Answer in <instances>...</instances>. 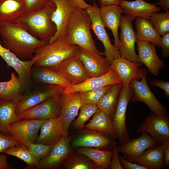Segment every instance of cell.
<instances>
[{
	"instance_id": "cell-1",
	"label": "cell",
	"mask_w": 169,
	"mask_h": 169,
	"mask_svg": "<svg viewBox=\"0 0 169 169\" xmlns=\"http://www.w3.org/2000/svg\"><path fill=\"white\" fill-rule=\"evenodd\" d=\"M0 36L4 47L23 61L31 59L34 50L47 44L16 23L0 22Z\"/></svg>"
},
{
	"instance_id": "cell-2",
	"label": "cell",
	"mask_w": 169,
	"mask_h": 169,
	"mask_svg": "<svg viewBox=\"0 0 169 169\" xmlns=\"http://www.w3.org/2000/svg\"><path fill=\"white\" fill-rule=\"evenodd\" d=\"M55 8V4L50 1L40 9L24 13L15 23L20 24L30 34L48 44L56 31V26L52 20Z\"/></svg>"
},
{
	"instance_id": "cell-3",
	"label": "cell",
	"mask_w": 169,
	"mask_h": 169,
	"mask_svg": "<svg viewBox=\"0 0 169 169\" xmlns=\"http://www.w3.org/2000/svg\"><path fill=\"white\" fill-rule=\"evenodd\" d=\"M91 20L85 9L79 8L73 14L66 30L69 44L76 45L95 56L103 55L97 49L90 32Z\"/></svg>"
},
{
	"instance_id": "cell-4",
	"label": "cell",
	"mask_w": 169,
	"mask_h": 169,
	"mask_svg": "<svg viewBox=\"0 0 169 169\" xmlns=\"http://www.w3.org/2000/svg\"><path fill=\"white\" fill-rule=\"evenodd\" d=\"M79 47L68 44L65 36L61 37L34 50V53L38 55L39 57L33 67L54 68L66 59L75 55Z\"/></svg>"
},
{
	"instance_id": "cell-5",
	"label": "cell",
	"mask_w": 169,
	"mask_h": 169,
	"mask_svg": "<svg viewBox=\"0 0 169 169\" xmlns=\"http://www.w3.org/2000/svg\"><path fill=\"white\" fill-rule=\"evenodd\" d=\"M141 80L133 79L129 84L132 92L131 100L143 102L149 107L151 114L156 115H167L166 108L157 99L150 89L146 80L147 72L145 68H140Z\"/></svg>"
},
{
	"instance_id": "cell-6",
	"label": "cell",
	"mask_w": 169,
	"mask_h": 169,
	"mask_svg": "<svg viewBox=\"0 0 169 169\" xmlns=\"http://www.w3.org/2000/svg\"><path fill=\"white\" fill-rule=\"evenodd\" d=\"M47 119H22L13 122L5 128L6 134L9 135L20 145L26 146L35 143L38 131Z\"/></svg>"
},
{
	"instance_id": "cell-7",
	"label": "cell",
	"mask_w": 169,
	"mask_h": 169,
	"mask_svg": "<svg viewBox=\"0 0 169 169\" xmlns=\"http://www.w3.org/2000/svg\"><path fill=\"white\" fill-rule=\"evenodd\" d=\"M85 10L91 19L90 28L97 39L102 43L105 49L104 54L110 65L114 60L121 57L120 51L110 42L101 18L100 8L94 2L93 5H90Z\"/></svg>"
},
{
	"instance_id": "cell-8",
	"label": "cell",
	"mask_w": 169,
	"mask_h": 169,
	"mask_svg": "<svg viewBox=\"0 0 169 169\" xmlns=\"http://www.w3.org/2000/svg\"><path fill=\"white\" fill-rule=\"evenodd\" d=\"M71 144L74 147H89L112 150L116 142L115 138L107 133L86 128L79 132Z\"/></svg>"
},
{
	"instance_id": "cell-9",
	"label": "cell",
	"mask_w": 169,
	"mask_h": 169,
	"mask_svg": "<svg viewBox=\"0 0 169 169\" xmlns=\"http://www.w3.org/2000/svg\"><path fill=\"white\" fill-rule=\"evenodd\" d=\"M132 96V92L129 84L122 85L118 96L115 113L112 117L121 145L125 144L130 139L126 125V114L128 104L131 100Z\"/></svg>"
},
{
	"instance_id": "cell-10",
	"label": "cell",
	"mask_w": 169,
	"mask_h": 169,
	"mask_svg": "<svg viewBox=\"0 0 169 169\" xmlns=\"http://www.w3.org/2000/svg\"><path fill=\"white\" fill-rule=\"evenodd\" d=\"M136 133H146L158 145L169 141V119L168 115H147L138 127Z\"/></svg>"
},
{
	"instance_id": "cell-11",
	"label": "cell",
	"mask_w": 169,
	"mask_h": 169,
	"mask_svg": "<svg viewBox=\"0 0 169 169\" xmlns=\"http://www.w3.org/2000/svg\"><path fill=\"white\" fill-rule=\"evenodd\" d=\"M62 105V99L60 94L17 114L22 119L57 118L60 115Z\"/></svg>"
},
{
	"instance_id": "cell-12",
	"label": "cell",
	"mask_w": 169,
	"mask_h": 169,
	"mask_svg": "<svg viewBox=\"0 0 169 169\" xmlns=\"http://www.w3.org/2000/svg\"><path fill=\"white\" fill-rule=\"evenodd\" d=\"M0 56L6 63L8 67L13 68L22 81L24 90L31 86L33 83L31 74L32 67L38 58V55L35 54L30 60L23 61L13 53L1 44L0 42Z\"/></svg>"
},
{
	"instance_id": "cell-13",
	"label": "cell",
	"mask_w": 169,
	"mask_h": 169,
	"mask_svg": "<svg viewBox=\"0 0 169 169\" xmlns=\"http://www.w3.org/2000/svg\"><path fill=\"white\" fill-rule=\"evenodd\" d=\"M56 6L52 16L56 31L48 44L51 43L61 37L65 36L70 19L74 13L80 8L73 0H50Z\"/></svg>"
},
{
	"instance_id": "cell-14",
	"label": "cell",
	"mask_w": 169,
	"mask_h": 169,
	"mask_svg": "<svg viewBox=\"0 0 169 169\" xmlns=\"http://www.w3.org/2000/svg\"><path fill=\"white\" fill-rule=\"evenodd\" d=\"M62 105L60 115L58 118L62 136H68L69 126L77 116L83 105L78 92L61 94Z\"/></svg>"
},
{
	"instance_id": "cell-15",
	"label": "cell",
	"mask_w": 169,
	"mask_h": 169,
	"mask_svg": "<svg viewBox=\"0 0 169 169\" xmlns=\"http://www.w3.org/2000/svg\"><path fill=\"white\" fill-rule=\"evenodd\" d=\"M64 88L59 85L46 84L26 93L17 102L16 113H21L53 96L61 94Z\"/></svg>"
},
{
	"instance_id": "cell-16",
	"label": "cell",
	"mask_w": 169,
	"mask_h": 169,
	"mask_svg": "<svg viewBox=\"0 0 169 169\" xmlns=\"http://www.w3.org/2000/svg\"><path fill=\"white\" fill-rule=\"evenodd\" d=\"M135 19V18L121 16L119 50L121 57L130 61L137 62L138 55L135 50L136 33L132 25V22Z\"/></svg>"
},
{
	"instance_id": "cell-17",
	"label": "cell",
	"mask_w": 169,
	"mask_h": 169,
	"mask_svg": "<svg viewBox=\"0 0 169 169\" xmlns=\"http://www.w3.org/2000/svg\"><path fill=\"white\" fill-rule=\"evenodd\" d=\"M52 68L72 85L81 83L89 78L82 61L75 55L66 59L58 66Z\"/></svg>"
},
{
	"instance_id": "cell-18",
	"label": "cell",
	"mask_w": 169,
	"mask_h": 169,
	"mask_svg": "<svg viewBox=\"0 0 169 169\" xmlns=\"http://www.w3.org/2000/svg\"><path fill=\"white\" fill-rule=\"evenodd\" d=\"M69 136H62L60 140L44 158L40 160L35 167L36 169H55L57 168L72 153Z\"/></svg>"
},
{
	"instance_id": "cell-19",
	"label": "cell",
	"mask_w": 169,
	"mask_h": 169,
	"mask_svg": "<svg viewBox=\"0 0 169 169\" xmlns=\"http://www.w3.org/2000/svg\"><path fill=\"white\" fill-rule=\"evenodd\" d=\"M159 145L148 134L142 133L139 137L130 140L125 144L117 147L119 153L127 160L133 162L140 156L145 151Z\"/></svg>"
},
{
	"instance_id": "cell-20",
	"label": "cell",
	"mask_w": 169,
	"mask_h": 169,
	"mask_svg": "<svg viewBox=\"0 0 169 169\" xmlns=\"http://www.w3.org/2000/svg\"><path fill=\"white\" fill-rule=\"evenodd\" d=\"M115 71L110 68L105 74L98 77L89 78L80 84L71 85L65 88L62 93L89 91L99 89L109 85L122 83Z\"/></svg>"
},
{
	"instance_id": "cell-21",
	"label": "cell",
	"mask_w": 169,
	"mask_h": 169,
	"mask_svg": "<svg viewBox=\"0 0 169 169\" xmlns=\"http://www.w3.org/2000/svg\"><path fill=\"white\" fill-rule=\"evenodd\" d=\"M136 43L138 51L137 62L143 64L151 74L157 75L165 64L158 56L155 45L146 41L137 40Z\"/></svg>"
},
{
	"instance_id": "cell-22",
	"label": "cell",
	"mask_w": 169,
	"mask_h": 169,
	"mask_svg": "<svg viewBox=\"0 0 169 169\" xmlns=\"http://www.w3.org/2000/svg\"><path fill=\"white\" fill-rule=\"evenodd\" d=\"M75 55L82 61L89 78L104 75L110 69L106 58L102 55L95 56L79 47Z\"/></svg>"
},
{
	"instance_id": "cell-23",
	"label": "cell",
	"mask_w": 169,
	"mask_h": 169,
	"mask_svg": "<svg viewBox=\"0 0 169 169\" xmlns=\"http://www.w3.org/2000/svg\"><path fill=\"white\" fill-rule=\"evenodd\" d=\"M142 64L134 62L122 57L114 60L110 65L122 81L123 85L129 84L134 79L140 80L141 79L140 67Z\"/></svg>"
},
{
	"instance_id": "cell-24",
	"label": "cell",
	"mask_w": 169,
	"mask_h": 169,
	"mask_svg": "<svg viewBox=\"0 0 169 169\" xmlns=\"http://www.w3.org/2000/svg\"><path fill=\"white\" fill-rule=\"evenodd\" d=\"M100 17L105 27L110 29L114 38V45L119 50L120 42L118 30L120 26L121 13L124 10L120 5H112L100 7Z\"/></svg>"
},
{
	"instance_id": "cell-25",
	"label": "cell",
	"mask_w": 169,
	"mask_h": 169,
	"mask_svg": "<svg viewBox=\"0 0 169 169\" xmlns=\"http://www.w3.org/2000/svg\"><path fill=\"white\" fill-rule=\"evenodd\" d=\"M31 76L33 82L37 84L59 85L64 88L72 85L55 69L50 67H33Z\"/></svg>"
},
{
	"instance_id": "cell-26",
	"label": "cell",
	"mask_w": 169,
	"mask_h": 169,
	"mask_svg": "<svg viewBox=\"0 0 169 169\" xmlns=\"http://www.w3.org/2000/svg\"><path fill=\"white\" fill-rule=\"evenodd\" d=\"M119 5L123 9L125 16L141 17L148 19L153 13L160 11L161 9L155 4L150 3L143 0L132 1L123 0Z\"/></svg>"
},
{
	"instance_id": "cell-27",
	"label": "cell",
	"mask_w": 169,
	"mask_h": 169,
	"mask_svg": "<svg viewBox=\"0 0 169 169\" xmlns=\"http://www.w3.org/2000/svg\"><path fill=\"white\" fill-rule=\"evenodd\" d=\"M58 118H49L44 123L35 143L52 145L60 140L62 134Z\"/></svg>"
},
{
	"instance_id": "cell-28",
	"label": "cell",
	"mask_w": 169,
	"mask_h": 169,
	"mask_svg": "<svg viewBox=\"0 0 169 169\" xmlns=\"http://www.w3.org/2000/svg\"><path fill=\"white\" fill-rule=\"evenodd\" d=\"M25 11L24 0H0V22L15 23Z\"/></svg>"
},
{
	"instance_id": "cell-29",
	"label": "cell",
	"mask_w": 169,
	"mask_h": 169,
	"mask_svg": "<svg viewBox=\"0 0 169 169\" xmlns=\"http://www.w3.org/2000/svg\"><path fill=\"white\" fill-rule=\"evenodd\" d=\"M166 143L146 150L135 161L147 169L162 168L164 166L163 149Z\"/></svg>"
},
{
	"instance_id": "cell-30",
	"label": "cell",
	"mask_w": 169,
	"mask_h": 169,
	"mask_svg": "<svg viewBox=\"0 0 169 169\" xmlns=\"http://www.w3.org/2000/svg\"><path fill=\"white\" fill-rule=\"evenodd\" d=\"M10 75L9 80L0 82V99L18 102L23 95V84L15 72Z\"/></svg>"
},
{
	"instance_id": "cell-31",
	"label": "cell",
	"mask_w": 169,
	"mask_h": 169,
	"mask_svg": "<svg viewBox=\"0 0 169 169\" xmlns=\"http://www.w3.org/2000/svg\"><path fill=\"white\" fill-rule=\"evenodd\" d=\"M137 40L146 41L160 46L161 37L156 32L150 19L137 17L135 22Z\"/></svg>"
},
{
	"instance_id": "cell-32",
	"label": "cell",
	"mask_w": 169,
	"mask_h": 169,
	"mask_svg": "<svg viewBox=\"0 0 169 169\" xmlns=\"http://www.w3.org/2000/svg\"><path fill=\"white\" fill-rule=\"evenodd\" d=\"M85 126L86 128L107 133L115 139L118 138L112 117L102 111L98 110L95 113L89 123Z\"/></svg>"
},
{
	"instance_id": "cell-33",
	"label": "cell",
	"mask_w": 169,
	"mask_h": 169,
	"mask_svg": "<svg viewBox=\"0 0 169 169\" xmlns=\"http://www.w3.org/2000/svg\"><path fill=\"white\" fill-rule=\"evenodd\" d=\"M77 152L92 160L97 166V169H110L112 156V150H101L89 147H74Z\"/></svg>"
},
{
	"instance_id": "cell-34",
	"label": "cell",
	"mask_w": 169,
	"mask_h": 169,
	"mask_svg": "<svg viewBox=\"0 0 169 169\" xmlns=\"http://www.w3.org/2000/svg\"><path fill=\"white\" fill-rule=\"evenodd\" d=\"M122 85V83H119L112 85L97 104L98 110L102 111L113 117Z\"/></svg>"
},
{
	"instance_id": "cell-35",
	"label": "cell",
	"mask_w": 169,
	"mask_h": 169,
	"mask_svg": "<svg viewBox=\"0 0 169 169\" xmlns=\"http://www.w3.org/2000/svg\"><path fill=\"white\" fill-rule=\"evenodd\" d=\"M61 168L64 169H97L98 166L87 157L77 152L71 153Z\"/></svg>"
},
{
	"instance_id": "cell-36",
	"label": "cell",
	"mask_w": 169,
	"mask_h": 169,
	"mask_svg": "<svg viewBox=\"0 0 169 169\" xmlns=\"http://www.w3.org/2000/svg\"><path fill=\"white\" fill-rule=\"evenodd\" d=\"M17 104V101L0 99V124L5 129L9 124L20 119L16 112Z\"/></svg>"
},
{
	"instance_id": "cell-37",
	"label": "cell",
	"mask_w": 169,
	"mask_h": 169,
	"mask_svg": "<svg viewBox=\"0 0 169 169\" xmlns=\"http://www.w3.org/2000/svg\"><path fill=\"white\" fill-rule=\"evenodd\" d=\"M2 153L14 156L23 160L27 165V169L35 168L39 161L25 145L19 144L4 150Z\"/></svg>"
},
{
	"instance_id": "cell-38",
	"label": "cell",
	"mask_w": 169,
	"mask_h": 169,
	"mask_svg": "<svg viewBox=\"0 0 169 169\" xmlns=\"http://www.w3.org/2000/svg\"><path fill=\"white\" fill-rule=\"evenodd\" d=\"M150 20L160 35L162 36L169 33V9L162 13L154 12Z\"/></svg>"
},
{
	"instance_id": "cell-39",
	"label": "cell",
	"mask_w": 169,
	"mask_h": 169,
	"mask_svg": "<svg viewBox=\"0 0 169 169\" xmlns=\"http://www.w3.org/2000/svg\"><path fill=\"white\" fill-rule=\"evenodd\" d=\"M112 85L89 91L79 92L83 105H96Z\"/></svg>"
},
{
	"instance_id": "cell-40",
	"label": "cell",
	"mask_w": 169,
	"mask_h": 169,
	"mask_svg": "<svg viewBox=\"0 0 169 169\" xmlns=\"http://www.w3.org/2000/svg\"><path fill=\"white\" fill-rule=\"evenodd\" d=\"M79 115L74 122L73 125L77 129L85 127L84 124L98 110L96 105H82L80 108Z\"/></svg>"
},
{
	"instance_id": "cell-41",
	"label": "cell",
	"mask_w": 169,
	"mask_h": 169,
	"mask_svg": "<svg viewBox=\"0 0 169 169\" xmlns=\"http://www.w3.org/2000/svg\"><path fill=\"white\" fill-rule=\"evenodd\" d=\"M55 145H46L42 144H28L26 146L34 157L38 161L45 158L50 152Z\"/></svg>"
},
{
	"instance_id": "cell-42",
	"label": "cell",
	"mask_w": 169,
	"mask_h": 169,
	"mask_svg": "<svg viewBox=\"0 0 169 169\" xmlns=\"http://www.w3.org/2000/svg\"><path fill=\"white\" fill-rule=\"evenodd\" d=\"M10 136L0 132V153L15 146L19 145Z\"/></svg>"
},
{
	"instance_id": "cell-43",
	"label": "cell",
	"mask_w": 169,
	"mask_h": 169,
	"mask_svg": "<svg viewBox=\"0 0 169 169\" xmlns=\"http://www.w3.org/2000/svg\"><path fill=\"white\" fill-rule=\"evenodd\" d=\"M50 0H24L25 12L35 11L43 8Z\"/></svg>"
},
{
	"instance_id": "cell-44",
	"label": "cell",
	"mask_w": 169,
	"mask_h": 169,
	"mask_svg": "<svg viewBox=\"0 0 169 169\" xmlns=\"http://www.w3.org/2000/svg\"><path fill=\"white\" fill-rule=\"evenodd\" d=\"M150 84L151 86L159 87L164 91L163 93L165 96L169 98V82L163 81L157 79L152 80L149 81Z\"/></svg>"
},
{
	"instance_id": "cell-45",
	"label": "cell",
	"mask_w": 169,
	"mask_h": 169,
	"mask_svg": "<svg viewBox=\"0 0 169 169\" xmlns=\"http://www.w3.org/2000/svg\"><path fill=\"white\" fill-rule=\"evenodd\" d=\"M160 46L161 48L162 57L167 58L169 56V33L161 37Z\"/></svg>"
},
{
	"instance_id": "cell-46",
	"label": "cell",
	"mask_w": 169,
	"mask_h": 169,
	"mask_svg": "<svg viewBox=\"0 0 169 169\" xmlns=\"http://www.w3.org/2000/svg\"><path fill=\"white\" fill-rule=\"evenodd\" d=\"M117 145L112 150V154L111 160L110 169H123L119 159Z\"/></svg>"
},
{
	"instance_id": "cell-47",
	"label": "cell",
	"mask_w": 169,
	"mask_h": 169,
	"mask_svg": "<svg viewBox=\"0 0 169 169\" xmlns=\"http://www.w3.org/2000/svg\"><path fill=\"white\" fill-rule=\"evenodd\" d=\"M120 164L125 169H147L145 167L136 163H133L124 158L120 155H119Z\"/></svg>"
},
{
	"instance_id": "cell-48",
	"label": "cell",
	"mask_w": 169,
	"mask_h": 169,
	"mask_svg": "<svg viewBox=\"0 0 169 169\" xmlns=\"http://www.w3.org/2000/svg\"><path fill=\"white\" fill-rule=\"evenodd\" d=\"M164 165L168 167L169 166V141L165 144L163 149Z\"/></svg>"
},
{
	"instance_id": "cell-49",
	"label": "cell",
	"mask_w": 169,
	"mask_h": 169,
	"mask_svg": "<svg viewBox=\"0 0 169 169\" xmlns=\"http://www.w3.org/2000/svg\"><path fill=\"white\" fill-rule=\"evenodd\" d=\"M13 167L9 166L7 161V155L1 153L0 155V169H12Z\"/></svg>"
},
{
	"instance_id": "cell-50",
	"label": "cell",
	"mask_w": 169,
	"mask_h": 169,
	"mask_svg": "<svg viewBox=\"0 0 169 169\" xmlns=\"http://www.w3.org/2000/svg\"><path fill=\"white\" fill-rule=\"evenodd\" d=\"M123 0H99L100 7L112 5H119Z\"/></svg>"
},
{
	"instance_id": "cell-51",
	"label": "cell",
	"mask_w": 169,
	"mask_h": 169,
	"mask_svg": "<svg viewBox=\"0 0 169 169\" xmlns=\"http://www.w3.org/2000/svg\"><path fill=\"white\" fill-rule=\"evenodd\" d=\"M156 5H159L161 8L166 10L169 8V0H159L158 2L156 4Z\"/></svg>"
},
{
	"instance_id": "cell-52",
	"label": "cell",
	"mask_w": 169,
	"mask_h": 169,
	"mask_svg": "<svg viewBox=\"0 0 169 169\" xmlns=\"http://www.w3.org/2000/svg\"><path fill=\"white\" fill-rule=\"evenodd\" d=\"M81 8L85 9L87 8L90 6V5L86 3L84 0H73Z\"/></svg>"
},
{
	"instance_id": "cell-53",
	"label": "cell",
	"mask_w": 169,
	"mask_h": 169,
	"mask_svg": "<svg viewBox=\"0 0 169 169\" xmlns=\"http://www.w3.org/2000/svg\"><path fill=\"white\" fill-rule=\"evenodd\" d=\"M0 132H3L6 134L5 128L0 124Z\"/></svg>"
}]
</instances>
